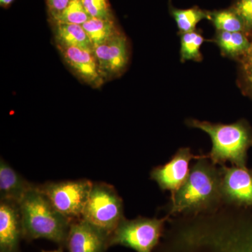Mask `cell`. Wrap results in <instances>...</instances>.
Listing matches in <instances>:
<instances>
[{"instance_id": "14", "label": "cell", "mask_w": 252, "mask_h": 252, "mask_svg": "<svg viewBox=\"0 0 252 252\" xmlns=\"http://www.w3.org/2000/svg\"><path fill=\"white\" fill-rule=\"evenodd\" d=\"M35 185L28 182L1 158L0 160V200L19 205Z\"/></svg>"}, {"instance_id": "15", "label": "cell", "mask_w": 252, "mask_h": 252, "mask_svg": "<svg viewBox=\"0 0 252 252\" xmlns=\"http://www.w3.org/2000/svg\"><path fill=\"white\" fill-rule=\"evenodd\" d=\"M212 41L220 48L222 56L238 61L251 45L248 34L243 32L216 31Z\"/></svg>"}, {"instance_id": "1", "label": "cell", "mask_w": 252, "mask_h": 252, "mask_svg": "<svg viewBox=\"0 0 252 252\" xmlns=\"http://www.w3.org/2000/svg\"><path fill=\"white\" fill-rule=\"evenodd\" d=\"M158 252H252V220L200 215L175 223Z\"/></svg>"}, {"instance_id": "7", "label": "cell", "mask_w": 252, "mask_h": 252, "mask_svg": "<svg viewBox=\"0 0 252 252\" xmlns=\"http://www.w3.org/2000/svg\"><path fill=\"white\" fill-rule=\"evenodd\" d=\"M94 182L89 180L47 182L37 185L55 208L71 220L81 219Z\"/></svg>"}, {"instance_id": "21", "label": "cell", "mask_w": 252, "mask_h": 252, "mask_svg": "<svg viewBox=\"0 0 252 252\" xmlns=\"http://www.w3.org/2000/svg\"><path fill=\"white\" fill-rule=\"evenodd\" d=\"M91 18L81 0H72L67 7L54 18L57 23H70L82 26Z\"/></svg>"}, {"instance_id": "25", "label": "cell", "mask_w": 252, "mask_h": 252, "mask_svg": "<svg viewBox=\"0 0 252 252\" xmlns=\"http://www.w3.org/2000/svg\"><path fill=\"white\" fill-rule=\"evenodd\" d=\"M72 0H47L49 11L55 18L65 9Z\"/></svg>"}, {"instance_id": "4", "label": "cell", "mask_w": 252, "mask_h": 252, "mask_svg": "<svg viewBox=\"0 0 252 252\" xmlns=\"http://www.w3.org/2000/svg\"><path fill=\"white\" fill-rule=\"evenodd\" d=\"M187 125L206 132L211 138L212 148L207 158L214 164L224 165L230 162L235 166L246 167L248 149L252 146V132L243 121L231 124L189 119Z\"/></svg>"}, {"instance_id": "11", "label": "cell", "mask_w": 252, "mask_h": 252, "mask_svg": "<svg viewBox=\"0 0 252 252\" xmlns=\"http://www.w3.org/2000/svg\"><path fill=\"white\" fill-rule=\"evenodd\" d=\"M69 252H105L109 236L83 220H73L66 242Z\"/></svg>"}, {"instance_id": "16", "label": "cell", "mask_w": 252, "mask_h": 252, "mask_svg": "<svg viewBox=\"0 0 252 252\" xmlns=\"http://www.w3.org/2000/svg\"><path fill=\"white\" fill-rule=\"evenodd\" d=\"M56 40L59 47H77L94 51V46L82 26L57 23Z\"/></svg>"}, {"instance_id": "18", "label": "cell", "mask_w": 252, "mask_h": 252, "mask_svg": "<svg viewBox=\"0 0 252 252\" xmlns=\"http://www.w3.org/2000/svg\"><path fill=\"white\" fill-rule=\"evenodd\" d=\"M94 47L105 42L111 37L121 32L113 19L91 18L82 25Z\"/></svg>"}, {"instance_id": "19", "label": "cell", "mask_w": 252, "mask_h": 252, "mask_svg": "<svg viewBox=\"0 0 252 252\" xmlns=\"http://www.w3.org/2000/svg\"><path fill=\"white\" fill-rule=\"evenodd\" d=\"M208 21L212 23L216 31L245 32L243 21L230 6L228 9L209 11Z\"/></svg>"}, {"instance_id": "12", "label": "cell", "mask_w": 252, "mask_h": 252, "mask_svg": "<svg viewBox=\"0 0 252 252\" xmlns=\"http://www.w3.org/2000/svg\"><path fill=\"white\" fill-rule=\"evenodd\" d=\"M22 238L19 205L0 200V252H19Z\"/></svg>"}, {"instance_id": "13", "label": "cell", "mask_w": 252, "mask_h": 252, "mask_svg": "<svg viewBox=\"0 0 252 252\" xmlns=\"http://www.w3.org/2000/svg\"><path fill=\"white\" fill-rule=\"evenodd\" d=\"M66 63L86 82L99 85L102 80L94 53L77 47H59Z\"/></svg>"}, {"instance_id": "22", "label": "cell", "mask_w": 252, "mask_h": 252, "mask_svg": "<svg viewBox=\"0 0 252 252\" xmlns=\"http://www.w3.org/2000/svg\"><path fill=\"white\" fill-rule=\"evenodd\" d=\"M240 77L239 83L245 94L252 97V39L250 49L246 54L239 60Z\"/></svg>"}, {"instance_id": "3", "label": "cell", "mask_w": 252, "mask_h": 252, "mask_svg": "<svg viewBox=\"0 0 252 252\" xmlns=\"http://www.w3.org/2000/svg\"><path fill=\"white\" fill-rule=\"evenodd\" d=\"M23 238L28 241L46 239L66 247L72 220L58 211L35 185L19 203Z\"/></svg>"}, {"instance_id": "20", "label": "cell", "mask_w": 252, "mask_h": 252, "mask_svg": "<svg viewBox=\"0 0 252 252\" xmlns=\"http://www.w3.org/2000/svg\"><path fill=\"white\" fill-rule=\"evenodd\" d=\"M180 34V58L181 61H192L201 62L203 55L200 49L205 39L200 31L182 33Z\"/></svg>"}, {"instance_id": "9", "label": "cell", "mask_w": 252, "mask_h": 252, "mask_svg": "<svg viewBox=\"0 0 252 252\" xmlns=\"http://www.w3.org/2000/svg\"><path fill=\"white\" fill-rule=\"evenodd\" d=\"M201 157L194 155L188 147H182L166 163L154 167L150 173L151 179L157 182L162 190H169L174 193L188 178L190 162Z\"/></svg>"}, {"instance_id": "23", "label": "cell", "mask_w": 252, "mask_h": 252, "mask_svg": "<svg viewBox=\"0 0 252 252\" xmlns=\"http://www.w3.org/2000/svg\"><path fill=\"white\" fill-rule=\"evenodd\" d=\"M81 1L91 18L113 19L107 0H81Z\"/></svg>"}, {"instance_id": "26", "label": "cell", "mask_w": 252, "mask_h": 252, "mask_svg": "<svg viewBox=\"0 0 252 252\" xmlns=\"http://www.w3.org/2000/svg\"><path fill=\"white\" fill-rule=\"evenodd\" d=\"M13 1L14 0H0V3H1V6H6L11 4Z\"/></svg>"}, {"instance_id": "17", "label": "cell", "mask_w": 252, "mask_h": 252, "mask_svg": "<svg viewBox=\"0 0 252 252\" xmlns=\"http://www.w3.org/2000/svg\"><path fill=\"white\" fill-rule=\"evenodd\" d=\"M170 12L175 20L180 34L195 31L197 25L200 21L209 20V11L197 6L189 9H178L170 4Z\"/></svg>"}, {"instance_id": "27", "label": "cell", "mask_w": 252, "mask_h": 252, "mask_svg": "<svg viewBox=\"0 0 252 252\" xmlns=\"http://www.w3.org/2000/svg\"><path fill=\"white\" fill-rule=\"evenodd\" d=\"M41 252H63L62 248H60L59 250H54V251H42Z\"/></svg>"}, {"instance_id": "6", "label": "cell", "mask_w": 252, "mask_h": 252, "mask_svg": "<svg viewBox=\"0 0 252 252\" xmlns=\"http://www.w3.org/2000/svg\"><path fill=\"white\" fill-rule=\"evenodd\" d=\"M167 218H124L111 236L109 247L122 245L136 252H154L164 234Z\"/></svg>"}, {"instance_id": "2", "label": "cell", "mask_w": 252, "mask_h": 252, "mask_svg": "<svg viewBox=\"0 0 252 252\" xmlns=\"http://www.w3.org/2000/svg\"><path fill=\"white\" fill-rule=\"evenodd\" d=\"M220 170L206 157H201L190 167L187 181L172 193L170 215H193L210 212L222 202Z\"/></svg>"}, {"instance_id": "5", "label": "cell", "mask_w": 252, "mask_h": 252, "mask_svg": "<svg viewBox=\"0 0 252 252\" xmlns=\"http://www.w3.org/2000/svg\"><path fill=\"white\" fill-rule=\"evenodd\" d=\"M124 218V203L115 188L94 182L81 219L110 237Z\"/></svg>"}, {"instance_id": "8", "label": "cell", "mask_w": 252, "mask_h": 252, "mask_svg": "<svg viewBox=\"0 0 252 252\" xmlns=\"http://www.w3.org/2000/svg\"><path fill=\"white\" fill-rule=\"evenodd\" d=\"M222 201L235 206L252 208V170L247 167L221 165Z\"/></svg>"}, {"instance_id": "24", "label": "cell", "mask_w": 252, "mask_h": 252, "mask_svg": "<svg viewBox=\"0 0 252 252\" xmlns=\"http://www.w3.org/2000/svg\"><path fill=\"white\" fill-rule=\"evenodd\" d=\"M230 7L243 21L245 32L252 33V0H235Z\"/></svg>"}, {"instance_id": "10", "label": "cell", "mask_w": 252, "mask_h": 252, "mask_svg": "<svg viewBox=\"0 0 252 252\" xmlns=\"http://www.w3.org/2000/svg\"><path fill=\"white\" fill-rule=\"evenodd\" d=\"M94 53L102 75L120 74L127 67L130 57L127 38L122 32L94 46Z\"/></svg>"}]
</instances>
